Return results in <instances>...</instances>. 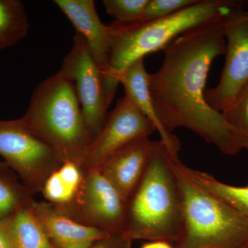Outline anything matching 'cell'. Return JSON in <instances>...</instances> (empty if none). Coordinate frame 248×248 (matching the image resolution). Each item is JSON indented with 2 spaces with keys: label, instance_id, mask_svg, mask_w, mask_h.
<instances>
[{
  "label": "cell",
  "instance_id": "cell-17",
  "mask_svg": "<svg viewBox=\"0 0 248 248\" xmlns=\"http://www.w3.org/2000/svg\"><path fill=\"white\" fill-rule=\"evenodd\" d=\"M183 169L194 182L248 218V185H230L220 182L208 173L191 169L184 164Z\"/></svg>",
  "mask_w": 248,
  "mask_h": 248
},
{
  "label": "cell",
  "instance_id": "cell-13",
  "mask_svg": "<svg viewBox=\"0 0 248 248\" xmlns=\"http://www.w3.org/2000/svg\"><path fill=\"white\" fill-rule=\"evenodd\" d=\"M153 145L148 138L138 139L111 155L98 168L125 202L143 177Z\"/></svg>",
  "mask_w": 248,
  "mask_h": 248
},
{
  "label": "cell",
  "instance_id": "cell-20",
  "mask_svg": "<svg viewBox=\"0 0 248 248\" xmlns=\"http://www.w3.org/2000/svg\"><path fill=\"white\" fill-rule=\"evenodd\" d=\"M248 151V86L230 107L221 112Z\"/></svg>",
  "mask_w": 248,
  "mask_h": 248
},
{
  "label": "cell",
  "instance_id": "cell-11",
  "mask_svg": "<svg viewBox=\"0 0 248 248\" xmlns=\"http://www.w3.org/2000/svg\"><path fill=\"white\" fill-rule=\"evenodd\" d=\"M71 21L76 32L82 37L93 58L104 74L110 55L111 37L109 25L103 24L93 0H55Z\"/></svg>",
  "mask_w": 248,
  "mask_h": 248
},
{
  "label": "cell",
  "instance_id": "cell-12",
  "mask_svg": "<svg viewBox=\"0 0 248 248\" xmlns=\"http://www.w3.org/2000/svg\"><path fill=\"white\" fill-rule=\"evenodd\" d=\"M31 210L55 248H89L110 235L107 232L80 224L58 212L48 202H35Z\"/></svg>",
  "mask_w": 248,
  "mask_h": 248
},
{
  "label": "cell",
  "instance_id": "cell-27",
  "mask_svg": "<svg viewBox=\"0 0 248 248\" xmlns=\"http://www.w3.org/2000/svg\"></svg>",
  "mask_w": 248,
  "mask_h": 248
},
{
  "label": "cell",
  "instance_id": "cell-23",
  "mask_svg": "<svg viewBox=\"0 0 248 248\" xmlns=\"http://www.w3.org/2000/svg\"><path fill=\"white\" fill-rule=\"evenodd\" d=\"M133 240L124 233L111 234L89 248H132Z\"/></svg>",
  "mask_w": 248,
  "mask_h": 248
},
{
  "label": "cell",
  "instance_id": "cell-8",
  "mask_svg": "<svg viewBox=\"0 0 248 248\" xmlns=\"http://www.w3.org/2000/svg\"><path fill=\"white\" fill-rule=\"evenodd\" d=\"M60 73L73 81L91 139L102 130L110 103L106 94L102 70L93 58L84 39L76 32L73 45L63 58Z\"/></svg>",
  "mask_w": 248,
  "mask_h": 248
},
{
  "label": "cell",
  "instance_id": "cell-6",
  "mask_svg": "<svg viewBox=\"0 0 248 248\" xmlns=\"http://www.w3.org/2000/svg\"><path fill=\"white\" fill-rule=\"evenodd\" d=\"M0 156L34 194L42 192L49 176L63 164L58 153L21 118L0 120Z\"/></svg>",
  "mask_w": 248,
  "mask_h": 248
},
{
  "label": "cell",
  "instance_id": "cell-4",
  "mask_svg": "<svg viewBox=\"0 0 248 248\" xmlns=\"http://www.w3.org/2000/svg\"><path fill=\"white\" fill-rule=\"evenodd\" d=\"M21 120L63 163L81 167L92 139L70 78L58 71L41 81Z\"/></svg>",
  "mask_w": 248,
  "mask_h": 248
},
{
  "label": "cell",
  "instance_id": "cell-9",
  "mask_svg": "<svg viewBox=\"0 0 248 248\" xmlns=\"http://www.w3.org/2000/svg\"><path fill=\"white\" fill-rule=\"evenodd\" d=\"M226 39V62L218 84L206 89L205 98L222 112L231 107L248 86V11L235 10L222 20Z\"/></svg>",
  "mask_w": 248,
  "mask_h": 248
},
{
  "label": "cell",
  "instance_id": "cell-22",
  "mask_svg": "<svg viewBox=\"0 0 248 248\" xmlns=\"http://www.w3.org/2000/svg\"><path fill=\"white\" fill-rule=\"evenodd\" d=\"M198 0H148L141 22L161 19L195 4Z\"/></svg>",
  "mask_w": 248,
  "mask_h": 248
},
{
  "label": "cell",
  "instance_id": "cell-5",
  "mask_svg": "<svg viewBox=\"0 0 248 248\" xmlns=\"http://www.w3.org/2000/svg\"><path fill=\"white\" fill-rule=\"evenodd\" d=\"M171 161L182 202V233L175 248H248V218L190 179L178 155Z\"/></svg>",
  "mask_w": 248,
  "mask_h": 248
},
{
  "label": "cell",
  "instance_id": "cell-2",
  "mask_svg": "<svg viewBox=\"0 0 248 248\" xmlns=\"http://www.w3.org/2000/svg\"><path fill=\"white\" fill-rule=\"evenodd\" d=\"M241 3L228 0H198L175 14L150 22L110 24L111 45L107 70L103 74L108 99L112 102L117 78L129 66L159 50L182 34L208 23L222 21Z\"/></svg>",
  "mask_w": 248,
  "mask_h": 248
},
{
  "label": "cell",
  "instance_id": "cell-3",
  "mask_svg": "<svg viewBox=\"0 0 248 248\" xmlns=\"http://www.w3.org/2000/svg\"><path fill=\"white\" fill-rule=\"evenodd\" d=\"M172 153L161 140L153 141L146 170L126 202L124 234L134 240L175 244L182 233L180 192Z\"/></svg>",
  "mask_w": 248,
  "mask_h": 248
},
{
  "label": "cell",
  "instance_id": "cell-1",
  "mask_svg": "<svg viewBox=\"0 0 248 248\" xmlns=\"http://www.w3.org/2000/svg\"><path fill=\"white\" fill-rule=\"evenodd\" d=\"M226 46L222 21L187 31L164 49L161 68L149 74V89L160 122L169 133L188 129L223 154L234 155L244 149L242 143L205 98L210 66L225 55Z\"/></svg>",
  "mask_w": 248,
  "mask_h": 248
},
{
  "label": "cell",
  "instance_id": "cell-15",
  "mask_svg": "<svg viewBox=\"0 0 248 248\" xmlns=\"http://www.w3.org/2000/svg\"><path fill=\"white\" fill-rule=\"evenodd\" d=\"M31 205L17 210L2 221L10 247L55 248L32 213Z\"/></svg>",
  "mask_w": 248,
  "mask_h": 248
},
{
  "label": "cell",
  "instance_id": "cell-14",
  "mask_svg": "<svg viewBox=\"0 0 248 248\" xmlns=\"http://www.w3.org/2000/svg\"><path fill=\"white\" fill-rule=\"evenodd\" d=\"M117 82L123 85L125 95L142 115L153 124L161 137L160 140L168 149L174 154H178L181 148L179 140L163 126L155 110L150 92L149 73L145 68L144 59L134 62L122 72L117 78Z\"/></svg>",
  "mask_w": 248,
  "mask_h": 248
},
{
  "label": "cell",
  "instance_id": "cell-10",
  "mask_svg": "<svg viewBox=\"0 0 248 248\" xmlns=\"http://www.w3.org/2000/svg\"><path fill=\"white\" fill-rule=\"evenodd\" d=\"M155 131L153 124L124 95L108 115L101 131L91 140L81 169L84 172L98 169L121 148L138 139L148 138Z\"/></svg>",
  "mask_w": 248,
  "mask_h": 248
},
{
  "label": "cell",
  "instance_id": "cell-18",
  "mask_svg": "<svg viewBox=\"0 0 248 248\" xmlns=\"http://www.w3.org/2000/svg\"><path fill=\"white\" fill-rule=\"evenodd\" d=\"M29 23L19 0H0V50L17 45L27 37Z\"/></svg>",
  "mask_w": 248,
  "mask_h": 248
},
{
  "label": "cell",
  "instance_id": "cell-21",
  "mask_svg": "<svg viewBox=\"0 0 248 248\" xmlns=\"http://www.w3.org/2000/svg\"><path fill=\"white\" fill-rule=\"evenodd\" d=\"M148 0H104L103 4L115 22L133 24L141 22Z\"/></svg>",
  "mask_w": 248,
  "mask_h": 248
},
{
  "label": "cell",
  "instance_id": "cell-19",
  "mask_svg": "<svg viewBox=\"0 0 248 248\" xmlns=\"http://www.w3.org/2000/svg\"><path fill=\"white\" fill-rule=\"evenodd\" d=\"M35 194L20 184L11 170L0 169V221L35 202Z\"/></svg>",
  "mask_w": 248,
  "mask_h": 248
},
{
  "label": "cell",
  "instance_id": "cell-24",
  "mask_svg": "<svg viewBox=\"0 0 248 248\" xmlns=\"http://www.w3.org/2000/svg\"><path fill=\"white\" fill-rule=\"evenodd\" d=\"M141 248H176L174 245L169 241H147L142 245Z\"/></svg>",
  "mask_w": 248,
  "mask_h": 248
},
{
  "label": "cell",
  "instance_id": "cell-16",
  "mask_svg": "<svg viewBox=\"0 0 248 248\" xmlns=\"http://www.w3.org/2000/svg\"><path fill=\"white\" fill-rule=\"evenodd\" d=\"M84 174L78 164L66 161L46 181L42 191L44 197L54 205L69 203L79 190Z\"/></svg>",
  "mask_w": 248,
  "mask_h": 248
},
{
  "label": "cell",
  "instance_id": "cell-25",
  "mask_svg": "<svg viewBox=\"0 0 248 248\" xmlns=\"http://www.w3.org/2000/svg\"><path fill=\"white\" fill-rule=\"evenodd\" d=\"M0 248H11L5 235L2 221H0Z\"/></svg>",
  "mask_w": 248,
  "mask_h": 248
},
{
  "label": "cell",
  "instance_id": "cell-7",
  "mask_svg": "<svg viewBox=\"0 0 248 248\" xmlns=\"http://www.w3.org/2000/svg\"><path fill=\"white\" fill-rule=\"evenodd\" d=\"M76 197L55 208L80 224L98 228L108 234L123 233L126 202L99 169L84 171Z\"/></svg>",
  "mask_w": 248,
  "mask_h": 248
},
{
  "label": "cell",
  "instance_id": "cell-26",
  "mask_svg": "<svg viewBox=\"0 0 248 248\" xmlns=\"http://www.w3.org/2000/svg\"><path fill=\"white\" fill-rule=\"evenodd\" d=\"M0 169L1 170H9V167L6 166L4 161H0Z\"/></svg>",
  "mask_w": 248,
  "mask_h": 248
}]
</instances>
